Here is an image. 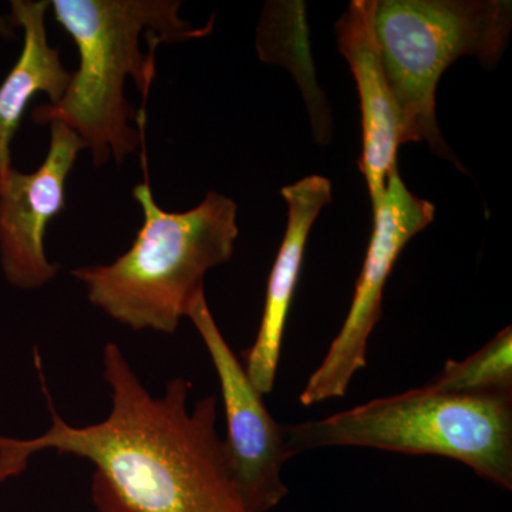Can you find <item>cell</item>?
I'll use <instances>...</instances> for the list:
<instances>
[{"instance_id":"obj_9","label":"cell","mask_w":512,"mask_h":512,"mask_svg":"<svg viewBox=\"0 0 512 512\" xmlns=\"http://www.w3.org/2000/svg\"><path fill=\"white\" fill-rule=\"evenodd\" d=\"M373 2L353 0L336 23V35L339 52L348 62L359 92L363 130L359 170L375 210L386 188L387 175L397 167L400 143L396 104L373 30Z\"/></svg>"},{"instance_id":"obj_4","label":"cell","mask_w":512,"mask_h":512,"mask_svg":"<svg viewBox=\"0 0 512 512\" xmlns=\"http://www.w3.org/2000/svg\"><path fill=\"white\" fill-rule=\"evenodd\" d=\"M284 436L291 457L323 447L447 457L512 490V392L450 394L424 386L286 426Z\"/></svg>"},{"instance_id":"obj_10","label":"cell","mask_w":512,"mask_h":512,"mask_svg":"<svg viewBox=\"0 0 512 512\" xmlns=\"http://www.w3.org/2000/svg\"><path fill=\"white\" fill-rule=\"evenodd\" d=\"M288 204V224L284 241L266 286L265 306L254 345L242 353L245 372L262 396L274 390L286 318L301 274L309 232L325 205L332 201L328 178L309 175L282 188Z\"/></svg>"},{"instance_id":"obj_1","label":"cell","mask_w":512,"mask_h":512,"mask_svg":"<svg viewBox=\"0 0 512 512\" xmlns=\"http://www.w3.org/2000/svg\"><path fill=\"white\" fill-rule=\"evenodd\" d=\"M35 355L52 426L36 439L0 436V483L20 476L35 454L55 450L96 467L93 503L100 512H248L218 436L215 394L190 409L192 383L175 377L163 396H153L110 342L103 349V377L111 412L99 423L70 426L55 409Z\"/></svg>"},{"instance_id":"obj_2","label":"cell","mask_w":512,"mask_h":512,"mask_svg":"<svg viewBox=\"0 0 512 512\" xmlns=\"http://www.w3.org/2000/svg\"><path fill=\"white\" fill-rule=\"evenodd\" d=\"M177 0H53L56 22L72 37L79 69L56 104H40L30 113L36 124L60 121L72 128L92 153L94 168L113 160L124 163L144 141L146 110L126 97L128 77L144 101L156 77V50L141 49V37L158 35L165 43L200 39L214 19L195 29L181 19Z\"/></svg>"},{"instance_id":"obj_7","label":"cell","mask_w":512,"mask_h":512,"mask_svg":"<svg viewBox=\"0 0 512 512\" xmlns=\"http://www.w3.org/2000/svg\"><path fill=\"white\" fill-rule=\"evenodd\" d=\"M187 318L200 333L220 379L227 419L224 441L239 497L248 512L272 511L289 493L282 480V468L291 458L284 426L268 412L264 396L255 389L241 360L222 335L205 292L192 301Z\"/></svg>"},{"instance_id":"obj_5","label":"cell","mask_w":512,"mask_h":512,"mask_svg":"<svg viewBox=\"0 0 512 512\" xmlns=\"http://www.w3.org/2000/svg\"><path fill=\"white\" fill-rule=\"evenodd\" d=\"M373 30L399 117V143H426L464 170L436 116L441 76L464 56L497 64L507 49V0H375Z\"/></svg>"},{"instance_id":"obj_11","label":"cell","mask_w":512,"mask_h":512,"mask_svg":"<svg viewBox=\"0 0 512 512\" xmlns=\"http://www.w3.org/2000/svg\"><path fill=\"white\" fill-rule=\"evenodd\" d=\"M50 0H13V22L23 29V47L18 62L0 84V184L12 173L13 138L30 100L37 93L60 101L72 80L64 67L60 50L47 39L46 15Z\"/></svg>"},{"instance_id":"obj_3","label":"cell","mask_w":512,"mask_h":512,"mask_svg":"<svg viewBox=\"0 0 512 512\" xmlns=\"http://www.w3.org/2000/svg\"><path fill=\"white\" fill-rule=\"evenodd\" d=\"M141 161L146 178L134 187L133 197L144 221L136 241L111 264L80 266L72 275L86 286L90 303L121 325L174 333L204 292L207 272L234 255L238 207L232 198L210 191L192 210L165 211L148 183L144 147Z\"/></svg>"},{"instance_id":"obj_6","label":"cell","mask_w":512,"mask_h":512,"mask_svg":"<svg viewBox=\"0 0 512 512\" xmlns=\"http://www.w3.org/2000/svg\"><path fill=\"white\" fill-rule=\"evenodd\" d=\"M373 214V232L345 323L302 390L303 406L339 399L367 363V343L382 318L383 291L407 242L434 220L436 208L409 191L394 168Z\"/></svg>"},{"instance_id":"obj_12","label":"cell","mask_w":512,"mask_h":512,"mask_svg":"<svg viewBox=\"0 0 512 512\" xmlns=\"http://www.w3.org/2000/svg\"><path fill=\"white\" fill-rule=\"evenodd\" d=\"M426 386L450 394L512 392L511 326L467 359L447 360L440 375Z\"/></svg>"},{"instance_id":"obj_8","label":"cell","mask_w":512,"mask_h":512,"mask_svg":"<svg viewBox=\"0 0 512 512\" xmlns=\"http://www.w3.org/2000/svg\"><path fill=\"white\" fill-rule=\"evenodd\" d=\"M50 126V146L36 171L13 168L0 184V265L6 281L23 291L49 284L59 271L45 251L50 221L66 208V180L84 144L60 121Z\"/></svg>"}]
</instances>
